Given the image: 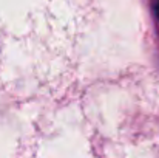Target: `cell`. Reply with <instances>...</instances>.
<instances>
[{"mask_svg": "<svg viewBox=\"0 0 159 158\" xmlns=\"http://www.w3.org/2000/svg\"><path fill=\"white\" fill-rule=\"evenodd\" d=\"M155 12H156V16H158V19H159V0L156 2V6H155Z\"/></svg>", "mask_w": 159, "mask_h": 158, "instance_id": "6da1fadb", "label": "cell"}]
</instances>
